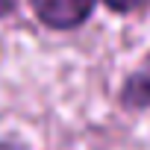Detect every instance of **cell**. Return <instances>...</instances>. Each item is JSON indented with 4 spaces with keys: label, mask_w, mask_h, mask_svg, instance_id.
Here are the masks:
<instances>
[{
    "label": "cell",
    "mask_w": 150,
    "mask_h": 150,
    "mask_svg": "<svg viewBox=\"0 0 150 150\" xmlns=\"http://www.w3.org/2000/svg\"><path fill=\"white\" fill-rule=\"evenodd\" d=\"M118 103L129 112H141L150 109V53L141 59V65L135 71L127 74V80L121 83L118 91Z\"/></svg>",
    "instance_id": "2"
},
{
    "label": "cell",
    "mask_w": 150,
    "mask_h": 150,
    "mask_svg": "<svg viewBox=\"0 0 150 150\" xmlns=\"http://www.w3.org/2000/svg\"><path fill=\"white\" fill-rule=\"evenodd\" d=\"M15 6H18V0H0V21L9 18V15L15 12Z\"/></svg>",
    "instance_id": "4"
},
{
    "label": "cell",
    "mask_w": 150,
    "mask_h": 150,
    "mask_svg": "<svg viewBox=\"0 0 150 150\" xmlns=\"http://www.w3.org/2000/svg\"><path fill=\"white\" fill-rule=\"evenodd\" d=\"M103 3L115 12V15H132L150 6V0H103Z\"/></svg>",
    "instance_id": "3"
},
{
    "label": "cell",
    "mask_w": 150,
    "mask_h": 150,
    "mask_svg": "<svg viewBox=\"0 0 150 150\" xmlns=\"http://www.w3.org/2000/svg\"><path fill=\"white\" fill-rule=\"evenodd\" d=\"M94 6H97V0H30L35 21L56 33L80 30L94 15Z\"/></svg>",
    "instance_id": "1"
}]
</instances>
